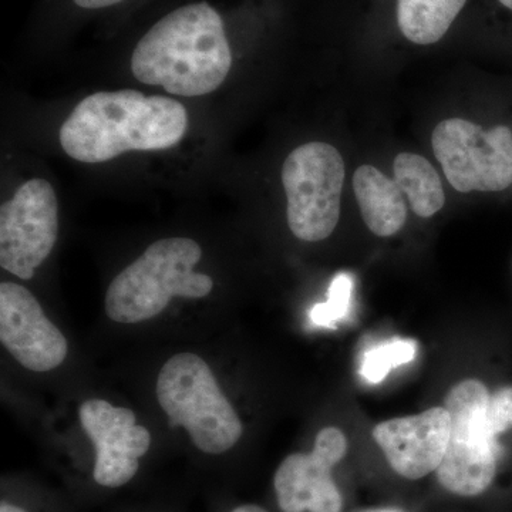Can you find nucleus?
I'll list each match as a JSON object with an SVG mask.
<instances>
[{
	"label": "nucleus",
	"mask_w": 512,
	"mask_h": 512,
	"mask_svg": "<svg viewBox=\"0 0 512 512\" xmlns=\"http://www.w3.org/2000/svg\"><path fill=\"white\" fill-rule=\"evenodd\" d=\"M232 67L224 19L207 2L181 6L141 37L131 56L138 82L200 97L217 90Z\"/></svg>",
	"instance_id": "obj_1"
},
{
	"label": "nucleus",
	"mask_w": 512,
	"mask_h": 512,
	"mask_svg": "<svg viewBox=\"0 0 512 512\" xmlns=\"http://www.w3.org/2000/svg\"><path fill=\"white\" fill-rule=\"evenodd\" d=\"M187 128V110L180 101L136 90L99 92L74 107L60 128V144L74 160L99 164L128 151L177 146Z\"/></svg>",
	"instance_id": "obj_2"
},
{
	"label": "nucleus",
	"mask_w": 512,
	"mask_h": 512,
	"mask_svg": "<svg viewBox=\"0 0 512 512\" xmlns=\"http://www.w3.org/2000/svg\"><path fill=\"white\" fill-rule=\"evenodd\" d=\"M201 256L194 239L154 242L111 282L106 293L107 316L117 323H140L160 315L175 296L205 298L214 281L194 271Z\"/></svg>",
	"instance_id": "obj_3"
},
{
	"label": "nucleus",
	"mask_w": 512,
	"mask_h": 512,
	"mask_svg": "<svg viewBox=\"0 0 512 512\" xmlns=\"http://www.w3.org/2000/svg\"><path fill=\"white\" fill-rule=\"evenodd\" d=\"M156 392L171 426L184 427L204 453H225L241 439V419L210 366L195 353H178L165 362Z\"/></svg>",
	"instance_id": "obj_4"
},
{
	"label": "nucleus",
	"mask_w": 512,
	"mask_h": 512,
	"mask_svg": "<svg viewBox=\"0 0 512 512\" xmlns=\"http://www.w3.org/2000/svg\"><path fill=\"white\" fill-rule=\"evenodd\" d=\"M490 396L487 386L477 379L454 384L446 394L450 440L436 474L448 493L477 497L493 484L500 447L487 421Z\"/></svg>",
	"instance_id": "obj_5"
},
{
	"label": "nucleus",
	"mask_w": 512,
	"mask_h": 512,
	"mask_svg": "<svg viewBox=\"0 0 512 512\" xmlns=\"http://www.w3.org/2000/svg\"><path fill=\"white\" fill-rule=\"evenodd\" d=\"M345 161L335 147L308 143L293 150L282 167L288 224L296 238H329L339 222Z\"/></svg>",
	"instance_id": "obj_6"
},
{
	"label": "nucleus",
	"mask_w": 512,
	"mask_h": 512,
	"mask_svg": "<svg viewBox=\"0 0 512 512\" xmlns=\"http://www.w3.org/2000/svg\"><path fill=\"white\" fill-rule=\"evenodd\" d=\"M434 154L457 191H503L512 184V133L484 130L463 119L441 121L431 136Z\"/></svg>",
	"instance_id": "obj_7"
},
{
	"label": "nucleus",
	"mask_w": 512,
	"mask_h": 512,
	"mask_svg": "<svg viewBox=\"0 0 512 512\" xmlns=\"http://www.w3.org/2000/svg\"><path fill=\"white\" fill-rule=\"evenodd\" d=\"M59 235V202L42 178L26 181L0 208V265L29 281L53 251Z\"/></svg>",
	"instance_id": "obj_8"
},
{
	"label": "nucleus",
	"mask_w": 512,
	"mask_h": 512,
	"mask_svg": "<svg viewBox=\"0 0 512 512\" xmlns=\"http://www.w3.org/2000/svg\"><path fill=\"white\" fill-rule=\"evenodd\" d=\"M348 453L342 430L326 427L311 453L291 454L276 470L274 485L282 512H340L343 498L332 470Z\"/></svg>",
	"instance_id": "obj_9"
},
{
	"label": "nucleus",
	"mask_w": 512,
	"mask_h": 512,
	"mask_svg": "<svg viewBox=\"0 0 512 512\" xmlns=\"http://www.w3.org/2000/svg\"><path fill=\"white\" fill-rule=\"evenodd\" d=\"M80 423L96 448L93 478L101 487L119 488L130 483L140 468V458L151 446V434L136 424L126 407L92 399L79 410Z\"/></svg>",
	"instance_id": "obj_10"
},
{
	"label": "nucleus",
	"mask_w": 512,
	"mask_h": 512,
	"mask_svg": "<svg viewBox=\"0 0 512 512\" xmlns=\"http://www.w3.org/2000/svg\"><path fill=\"white\" fill-rule=\"evenodd\" d=\"M0 340L10 355L32 370L56 369L67 356V340L25 286L0 285Z\"/></svg>",
	"instance_id": "obj_11"
},
{
	"label": "nucleus",
	"mask_w": 512,
	"mask_h": 512,
	"mask_svg": "<svg viewBox=\"0 0 512 512\" xmlns=\"http://www.w3.org/2000/svg\"><path fill=\"white\" fill-rule=\"evenodd\" d=\"M450 426L446 407H433L414 416L383 421L372 436L399 476L419 480L439 468L450 440Z\"/></svg>",
	"instance_id": "obj_12"
},
{
	"label": "nucleus",
	"mask_w": 512,
	"mask_h": 512,
	"mask_svg": "<svg viewBox=\"0 0 512 512\" xmlns=\"http://www.w3.org/2000/svg\"><path fill=\"white\" fill-rule=\"evenodd\" d=\"M353 191L367 228L377 237H392L407 220L406 202L396 181L372 165H362L353 175Z\"/></svg>",
	"instance_id": "obj_13"
},
{
	"label": "nucleus",
	"mask_w": 512,
	"mask_h": 512,
	"mask_svg": "<svg viewBox=\"0 0 512 512\" xmlns=\"http://www.w3.org/2000/svg\"><path fill=\"white\" fill-rule=\"evenodd\" d=\"M467 0H397V25L407 40L427 46L440 42Z\"/></svg>",
	"instance_id": "obj_14"
},
{
	"label": "nucleus",
	"mask_w": 512,
	"mask_h": 512,
	"mask_svg": "<svg viewBox=\"0 0 512 512\" xmlns=\"http://www.w3.org/2000/svg\"><path fill=\"white\" fill-rule=\"evenodd\" d=\"M394 181L409 198L414 214L430 218L444 207L446 195L437 171L426 158L402 153L394 158Z\"/></svg>",
	"instance_id": "obj_15"
},
{
	"label": "nucleus",
	"mask_w": 512,
	"mask_h": 512,
	"mask_svg": "<svg viewBox=\"0 0 512 512\" xmlns=\"http://www.w3.org/2000/svg\"><path fill=\"white\" fill-rule=\"evenodd\" d=\"M417 353L416 340L394 338L365 353L360 375L369 383H380L394 367L412 362Z\"/></svg>",
	"instance_id": "obj_16"
},
{
	"label": "nucleus",
	"mask_w": 512,
	"mask_h": 512,
	"mask_svg": "<svg viewBox=\"0 0 512 512\" xmlns=\"http://www.w3.org/2000/svg\"><path fill=\"white\" fill-rule=\"evenodd\" d=\"M352 291V275L346 272L336 275L329 286L328 301L313 306L311 311L313 325L335 328L340 320L348 316Z\"/></svg>",
	"instance_id": "obj_17"
},
{
	"label": "nucleus",
	"mask_w": 512,
	"mask_h": 512,
	"mask_svg": "<svg viewBox=\"0 0 512 512\" xmlns=\"http://www.w3.org/2000/svg\"><path fill=\"white\" fill-rule=\"evenodd\" d=\"M487 421L495 436L512 429V386L491 394L487 406Z\"/></svg>",
	"instance_id": "obj_18"
},
{
	"label": "nucleus",
	"mask_w": 512,
	"mask_h": 512,
	"mask_svg": "<svg viewBox=\"0 0 512 512\" xmlns=\"http://www.w3.org/2000/svg\"><path fill=\"white\" fill-rule=\"evenodd\" d=\"M74 5L87 10H97L111 8V6L119 5L124 0H73Z\"/></svg>",
	"instance_id": "obj_19"
},
{
	"label": "nucleus",
	"mask_w": 512,
	"mask_h": 512,
	"mask_svg": "<svg viewBox=\"0 0 512 512\" xmlns=\"http://www.w3.org/2000/svg\"><path fill=\"white\" fill-rule=\"evenodd\" d=\"M231 512H268L265 508L259 507V505L255 504H245L239 505V507L235 508Z\"/></svg>",
	"instance_id": "obj_20"
},
{
	"label": "nucleus",
	"mask_w": 512,
	"mask_h": 512,
	"mask_svg": "<svg viewBox=\"0 0 512 512\" xmlns=\"http://www.w3.org/2000/svg\"><path fill=\"white\" fill-rule=\"evenodd\" d=\"M0 512H28V511L23 510V508L18 507V505L2 503V505H0Z\"/></svg>",
	"instance_id": "obj_21"
},
{
	"label": "nucleus",
	"mask_w": 512,
	"mask_h": 512,
	"mask_svg": "<svg viewBox=\"0 0 512 512\" xmlns=\"http://www.w3.org/2000/svg\"><path fill=\"white\" fill-rule=\"evenodd\" d=\"M363 512H404L399 508H375V510H367Z\"/></svg>",
	"instance_id": "obj_22"
},
{
	"label": "nucleus",
	"mask_w": 512,
	"mask_h": 512,
	"mask_svg": "<svg viewBox=\"0 0 512 512\" xmlns=\"http://www.w3.org/2000/svg\"><path fill=\"white\" fill-rule=\"evenodd\" d=\"M500 3H503L505 8L512 10V0H500Z\"/></svg>",
	"instance_id": "obj_23"
}]
</instances>
